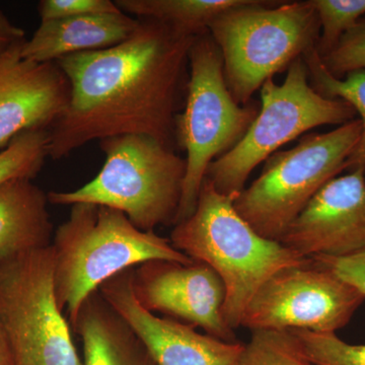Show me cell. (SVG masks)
Returning <instances> with one entry per match:
<instances>
[{"label":"cell","mask_w":365,"mask_h":365,"mask_svg":"<svg viewBox=\"0 0 365 365\" xmlns=\"http://www.w3.org/2000/svg\"><path fill=\"white\" fill-rule=\"evenodd\" d=\"M132 287L137 302L146 311L199 327L216 339L239 342L222 314L225 284L206 264L144 262L134 268Z\"/></svg>","instance_id":"obj_11"},{"label":"cell","mask_w":365,"mask_h":365,"mask_svg":"<svg viewBox=\"0 0 365 365\" xmlns=\"http://www.w3.org/2000/svg\"><path fill=\"white\" fill-rule=\"evenodd\" d=\"M129 39L56 62L68 79V104L49 129L48 157L61 160L93 140L146 135L173 148L178 91L197 37L139 19Z\"/></svg>","instance_id":"obj_1"},{"label":"cell","mask_w":365,"mask_h":365,"mask_svg":"<svg viewBox=\"0 0 365 365\" xmlns=\"http://www.w3.org/2000/svg\"><path fill=\"white\" fill-rule=\"evenodd\" d=\"M321 58L335 78H343L352 71H365V18L341 38L332 51Z\"/></svg>","instance_id":"obj_24"},{"label":"cell","mask_w":365,"mask_h":365,"mask_svg":"<svg viewBox=\"0 0 365 365\" xmlns=\"http://www.w3.org/2000/svg\"><path fill=\"white\" fill-rule=\"evenodd\" d=\"M319 21L317 52L324 57L365 16V0H309Z\"/></svg>","instance_id":"obj_22"},{"label":"cell","mask_w":365,"mask_h":365,"mask_svg":"<svg viewBox=\"0 0 365 365\" xmlns=\"http://www.w3.org/2000/svg\"><path fill=\"white\" fill-rule=\"evenodd\" d=\"M304 355L317 365H365V344H348L336 333L289 330Z\"/></svg>","instance_id":"obj_23"},{"label":"cell","mask_w":365,"mask_h":365,"mask_svg":"<svg viewBox=\"0 0 365 365\" xmlns=\"http://www.w3.org/2000/svg\"><path fill=\"white\" fill-rule=\"evenodd\" d=\"M314 261L337 274L365 297V249L345 257H314Z\"/></svg>","instance_id":"obj_26"},{"label":"cell","mask_w":365,"mask_h":365,"mask_svg":"<svg viewBox=\"0 0 365 365\" xmlns=\"http://www.w3.org/2000/svg\"><path fill=\"white\" fill-rule=\"evenodd\" d=\"M364 300L356 287L311 259L271 276L245 309L241 327L252 332L336 333L349 323Z\"/></svg>","instance_id":"obj_10"},{"label":"cell","mask_w":365,"mask_h":365,"mask_svg":"<svg viewBox=\"0 0 365 365\" xmlns=\"http://www.w3.org/2000/svg\"><path fill=\"white\" fill-rule=\"evenodd\" d=\"M119 11L121 9L111 0H42L38 4L41 21Z\"/></svg>","instance_id":"obj_25"},{"label":"cell","mask_w":365,"mask_h":365,"mask_svg":"<svg viewBox=\"0 0 365 365\" xmlns=\"http://www.w3.org/2000/svg\"><path fill=\"white\" fill-rule=\"evenodd\" d=\"M49 129L24 132L0 150V186L16 179L39 174L48 157Z\"/></svg>","instance_id":"obj_20"},{"label":"cell","mask_w":365,"mask_h":365,"mask_svg":"<svg viewBox=\"0 0 365 365\" xmlns=\"http://www.w3.org/2000/svg\"><path fill=\"white\" fill-rule=\"evenodd\" d=\"M100 145L106 158L97 176L72 191L49 192V203L117 209L143 232L174 225L186 174L185 158L157 139L138 134L109 137Z\"/></svg>","instance_id":"obj_4"},{"label":"cell","mask_w":365,"mask_h":365,"mask_svg":"<svg viewBox=\"0 0 365 365\" xmlns=\"http://www.w3.org/2000/svg\"><path fill=\"white\" fill-rule=\"evenodd\" d=\"M51 247L57 304L71 327L85 300L117 274L151 260L194 262L170 240L138 230L121 211L88 203L71 206Z\"/></svg>","instance_id":"obj_3"},{"label":"cell","mask_w":365,"mask_h":365,"mask_svg":"<svg viewBox=\"0 0 365 365\" xmlns=\"http://www.w3.org/2000/svg\"><path fill=\"white\" fill-rule=\"evenodd\" d=\"M234 202L235 198L223 195L205 178L195 211L175 225L170 242L220 276L225 287L223 317L237 330L249 302L271 276L311 259L262 237L237 212Z\"/></svg>","instance_id":"obj_2"},{"label":"cell","mask_w":365,"mask_h":365,"mask_svg":"<svg viewBox=\"0 0 365 365\" xmlns=\"http://www.w3.org/2000/svg\"><path fill=\"white\" fill-rule=\"evenodd\" d=\"M302 57L314 90L325 98L345 101L359 115L361 136L346 165L347 169L362 168L365 170V71H352L344 78H335L324 66L316 47L309 49Z\"/></svg>","instance_id":"obj_19"},{"label":"cell","mask_w":365,"mask_h":365,"mask_svg":"<svg viewBox=\"0 0 365 365\" xmlns=\"http://www.w3.org/2000/svg\"><path fill=\"white\" fill-rule=\"evenodd\" d=\"M237 365L317 364L304 355L289 330H266L252 332Z\"/></svg>","instance_id":"obj_21"},{"label":"cell","mask_w":365,"mask_h":365,"mask_svg":"<svg viewBox=\"0 0 365 365\" xmlns=\"http://www.w3.org/2000/svg\"><path fill=\"white\" fill-rule=\"evenodd\" d=\"M139 23V19L122 11L43 21L21 46V56L50 63L78 53L109 49L129 39Z\"/></svg>","instance_id":"obj_15"},{"label":"cell","mask_w":365,"mask_h":365,"mask_svg":"<svg viewBox=\"0 0 365 365\" xmlns=\"http://www.w3.org/2000/svg\"><path fill=\"white\" fill-rule=\"evenodd\" d=\"M71 329L83 342V365H158L140 338L98 290L81 304Z\"/></svg>","instance_id":"obj_16"},{"label":"cell","mask_w":365,"mask_h":365,"mask_svg":"<svg viewBox=\"0 0 365 365\" xmlns=\"http://www.w3.org/2000/svg\"><path fill=\"white\" fill-rule=\"evenodd\" d=\"M0 365H16L1 325H0Z\"/></svg>","instance_id":"obj_28"},{"label":"cell","mask_w":365,"mask_h":365,"mask_svg":"<svg viewBox=\"0 0 365 365\" xmlns=\"http://www.w3.org/2000/svg\"><path fill=\"white\" fill-rule=\"evenodd\" d=\"M48 195L31 179L0 186V264L51 246L54 227Z\"/></svg>","instance_id":"obj_17"},{"label":"cell","mask_w":365,"mask_h":365,"mask_svg":"<svg viewBox=\"0 0 365 365\" xmlns=\"http://www.w3.org/2000/svg\"><path fill=\"white\" fill-rule=\"evenodd\" d=\"M245 0H116L123 13L163 24L180 35L198 37L225 11Z\"/></svg>","instance_id":"obj_18"},{"label":"cell","mask_w":365,"mask_h":365,"mask_svg":"<svg viewBox=\"0 0 365 365\" xmlns=\"http://www.w3.org/2000/svg\"><path fill=\"white\" fill-rule=\"evenodd\" d=\"M24 43L0 57V148L24 132L51 128L68 104L71 88L58 64L23 58Z\"/></svg>","instance_id":"obj_14"},{"label":"cell","mask_w":365,"mask_h":365,"mask_svg":"<svg viewBox=\"0 0 365 365\" xmlns=\"http://www.w3.org/2000/svg\"><path fill=\"white\" fill-rule=\"evenodd\" d=\"M189 64L186 104L175 117V141L186 151V174L174 225L193 215L209 165L241 140L258 115L235 102L222 53L207 33L196 38Z\"/></svg>","instance_id":"obj_8"},{"label":"cell","mask_w":365,"mask_h":365,"mask_svg":"<svg viewBox=\"0 0 365 365\" xmlns=\"http://www.w3.org/2000/svg\"><path fill=\"white\" fill-rule=\"evenodd\" d=\"M26 40L25 31L14 25L0 9V57L14 46L20 45Z\"/></svg>","instance_id":"obj_27"},{"label":"cell","mask_w":365,"mask_h":365,"mask_svg":"<svg viewBox=\"0 0 365 365\" xmlns=\"http://www.w3.org/2000/svg\"><path fill=\"white\" fill-rule=\"evenodd\" d=\"M361 132V121L354 119L274 153L261 176L235 198V210L262 237L279 242L319 190L347 169Z\"/></svg>","instance_id":"obj_6"},{"label":"cell","mask_w":365,"mask_h":365,"mask_svg":"<svg viewBox=\"0 0 365 365\" xmlns=\"http://www.w3.org/2000/svg\"><path fill=\"white\" fill-rule=\"evenodd\" d=\"M134 268L98 288L101 295L131 327L158 365H237L244 344L201 334L194 327L146 311L133 294Z\"/></svg>","instance_id":"obj_13"},{"label":"cell","mask_w":365,"mask_h":365,"mask_svg":"<svg viewBox=\"0 0 365 365\" xmlns=\"http://www.w3.org/2000/svg\"><path fill=\"white\" fill-rule=\"evenodd\" d=\"M281 244L307 259L365 249V170L334 178L290 223Z\"/></svg>","instance_id":"obj_12"},{"label":"cell","mask_w":365,"mask_h":365,"mask_svg":"<svg viewBox=\"0 0 365 365\" xmlns=\"http://www.w3.org/2000/svg\"><path fill=\"white\" fill-rule=\"evenodd\" d=\"M261 109L245 135L232 150L216 158L206 177L223 195L237 198L257 165L281 146L323 125H343L356 112L340 98H328L309 83L304 57L288 67L281 85L268 79L260 88Z\"/></svg>","instance_id":"obj_7"},{"label":"cell","mask_w":365,"mask_h":365,"mask_svg":"<svg viewBox=\"0 0 365 365\" xmlns=\"http://www.w3.org/2000/svg\"><path fill=\"white\" fill-rule=\"evenodd\" d=\"M222 53L228 90L239 105L255 91L316 47L319 21L307 1L267 7V1L245 0L208 28Z\"/></svg>","instance_id":"obj_5"},{"label":"cell","mask_w":365,"mask_h":365,"mask_svg":"<svg viewBox=\"0 0 365 365\" xmlns=\"http://www.w3.org/2000/svg\"><path fill=\"white\" fill-rule=\"evenodd\" d=\"M0 325L16 365H83L57 304L51 246L0 264Z\"/></svg>","instance_id":"obj_9"}]
</instances>
